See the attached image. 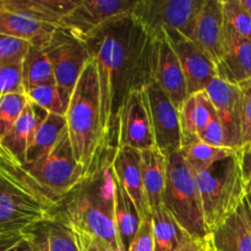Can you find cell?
<instances>
[{
    "instance_id": "obj_37",
    "label": "cell",
    "mask_w": 251,
    "mask_h": 251,
    "mask_svg": "<svg viewBox=\"0 0 251 251\" xmlns=\"http://www.w3.org/2000/svg\"><path fill=\"white\" fill-rule=\"evenodd\" d=\"M244 92L242 114V150L251 146V88L240 86ZM240 150V151H242Z\"/></svg>"
},
{
    "instance_id": "obj_22",
    "label": "cell",
    "mask_w": 251,
    "mask_h": 251,
    "mask_svg": "<svg viewBox=\"0 0 251 251\" xmlns=\"http://www.w3.org/2000/svg\"><path fill=\"white\" fill-rule=\"evenodd\" d=\"M76 5L75 0H0V10L59 27Z\"/></svg>"
},
{
    "instance_id": "obj_28",
    "label": "cell",
    "mask_w": 251,
    "mask_h": 251,
    "mask_svg": "<svg viewBox=\"0 0 251 251\" xmlns=\"http://www.w3.org/2000/svg\"><path fill=\"white\" fill-rule=\"evenodd\" d=\"M22 69H24V86L26 93L38 86L56 83L53 66L43 48L32 46L22 63Z\"/></svg>"
},
{
    "instance_id": "obj_3",
    "label": "cell",
    "mask_w": 251,
    "mask_h": 251,
    "mask_svg": "<svg viewBox=\"0 0 251 251\" xmlns=\"http://www.w3.org/2000/svg\"><path fill=\"white\" fill-rule=\"evenodd\" d=\"M65 118L75 158L88 178L102 168L112 166L105 159L100 77L93 58L78 78Z\"/></svg>"
},
{
    "instance_id": "obj_15",
    "label": "cell",
    "mask_w": 251,
    "mask_h": 251,
    "mask_svg": "<svg viewBox=\"0 0 251 251\" xmlns=\"http://www.w3.org/2000/svg\"><path fill=\"white\" fill-rule=\"evenodd\" d=\"M225 39L223 0H206L198 17L191 41L217 65L225 50Z\"/></svg>"
},
{
    "instance_id": "obj_45",
    "label": "cell",
    "mask_w": 251,
    "mask_h": 251,
    "mask_svg": "<svg viewBox=\"0 0 251 251\" xmlns=\"http://www.w3.org/2000/svg\"><path fill=\"white\" fill-rule=\"evenodd\" d=\"M247 199H248V201H249V205H250V207H251V193L250 194H247Z\"/></svg>"
},
{
    "instance_id": "obj_16",
    "label": "cell",
    "mask_w": 251,
    "mask_h": 251,
    "mask_svg": "<svg viewBox=\"0 0 251 251\" xmlns=\"http://www.w3.org/2000/svg\"><path fill=\"white\" fill-rule=\"evenodd\" d=\"M49 114L50 113L46 109L28 100L26 109L14 126L4 136L0 137V156L19 166L26 163L29 141L37 127L47 119Z\"/></svg>"
},
{
    "instance_id": "obj_17",
    "label": "cell",
    "mask_w": 251,
    "mask_h": 251,
    "mask_svg": "<svg viewBox=\"0 0 251 251\" xmlns=\"http://www.w3.org/2000/svg\"><path fill=\"white\" fill-rule=\"evenodd\" d=\"M216 71L218 78L230 85L243 86L251 80V41L238 34L227 24L225 50Z\"/></svg>"
},
{
    "instance_id": "obj_9",
    "label": "cell",
    "mask_w": 251,
    "mask_h": 251,
    "mask_svg": "<svg viewBox=\"0 0 251 251\" xmlns=\"http://www.w3.org/2000/svg\"><path fill=\"white\" fill-rule=\"evenodd\" d=\"M44 51L53 66L56 85L71 97L81 74L92 58L87 46L68 29L58 27Z\"/></svg>"
},
{
    "instance_id": "obj_35",
    "label": "cell",
    "mask_w": 251,
    "mask_h": 251,
    "mask_svg": "<svg viewBox=\"0 0 251 251\" xmlns=\"http://www.w3.org/2000/svg\"><path fill=\"white\" fill-rule=\"evenodd\" d=\"M0 82L1 95L9 93H26L24 86V69L22 64L0 65Z\"/></svg>"
},
{
    "instance_id": "obj_30",
    "label": "cell",
    "mask_w": 251,
    "mask_h": 251,
    "mask_svg": "<svg viewBox=\"0 0 251 251\" xmlns=\"http://www.w3.org/2000/svg\"><path fill=\"white\" fill-rule=\"evenodd\" d=\"M26 95L31 102L46 109L50 114H58L63 117L66 115L71 100L70 96L66 95L56 83L38 86L28 91Z\"/></svg>"
},
{
    "instance_id": "obj_12",
    "label": "cell",
    "mask_w": 251,
    "mask_h": 251,
    "mask_svg": "<svg viewBox=\"0 0 251 251\" xmlns=\"http://www.w3.org/2000/svg\"><path fill=\"white\" fill-rule=\"evenodd\" d=\"M119 147L146 151L156 147L146 90L131 93L120 117Z\"/></svg>"
},
{
    "instance_id": "obj_6",
    "label": "cell",
    "mask_w": 251,
    "mask_h": 251,
    "mask_svg": "<svg viewBox=\"0 0 251 251\" xmlns=\"http://www.w3.org/2000/svg\"><path fill=\"white\" fill-rule=\"evenodd\" d=\"M195 176L206 225L211 233L247 198V180L240 162V151L196 173Z\"/></svg>"
},
{
    "instance_id": "obj_24",
    "label": "cell",
    "mask_w": 251,
    "mask_h": 251,
    "mask_svg": "<svg viewBox=\"0 0 251 251\" xmlns=\"http://www.w3.org/2000/svg\"><path fill=\"white\" fill-rule=\"evenodd\" d=\"M58 27L24 15L0 10V34L25 39L33 47L46 48Z\"/></svg>"
},
{
    "instance_id": "obj_1",
    "label": "cell",
    "mask_w": 251,
    "mask_h": 251,
    "mask_svg": "<svg viewBox=\"0 0 251 251\" xmlns=\"http://www.w3.org/2000/svg\"><path fill=\"white\" fill-rule=\"evenodd\" d=\"M83 42L97 64L105 159L112 164L125 102L154 81L156 39L127 14L103 25Z\"/></svg>"
},
{
    "instance_id": "obj_14",
    "label": "cell",
    "mask_w": 251,
    "mask_h": 251,
    "mask_svg": "<svg viewBox=\"0 0 251 251\" xmlns=\"http://www.w3.org/2000/svg\"><path fill=\"white\" fill-rule=\"evenodd\" d=\"M163 37L169 42L180 61L188 83L189 96L205 91L208 83L217 77L213 61L180 32L166 31L163 32Z\"/></svg>"
},
{
    "instance_id": "obj_26",
    "label": "cell",
    "mask_w": 251,
    "mask_h": 251,
    "mask_svg": "<svg viewBox=\"0 0 251 251\" xmlns=\"http://www.w3.org/2000/svg\"><path fill=\"white\" fill-rule=\"evenodd\" d=\"M154 251H178L194 238L163 207L152 212Z\"/></svg>"
},
{
    "instance_id": "obj_40",
    "label": "cell",
    "mask_w": 251,
    "mask_h": 251,
    "mask_svg": "<svg viewBox=\"0 0 251 251\" xmlns=\"http://www.w3.org/2000/svg\"><path fill=\"white\" fill-rule=\"evenodd\" d=\"M208 247H210V238H207V239H194L178 251H207Z\"/></svg>"
},
{
    "instance_id": "obj_38",
    "label": "cell",
    "mask_w": 251,
    "mask_h": 251,
    "mask_svg": "<svg viewBox=\"0 0 251 251\" xmlns=\"http://www.w3.org/2000/svg\"><path fill=\"white\" fill-rule=\"evenodd\" d=\"M75 234L80 251H105L95 239H92V238L88 237V235L80 232H76V230Z\"/></svg>"
},
{
    "instance_id": "obj_8",
    "label": "cell",
    "mask_w": 251,
    "mask_h": 251,
    "mask_svg": "<svg viewBox=\"0 0 251 251\" xmlns=\"http://www.w3.org/2000/svg\"><path fill=\"white\" fill-rule=\"evenodd\" d=\"M206 0H137L132 15L159 39L166 31H178L193 38L198 17Z\"/></svg>"
},
{
    "instance_id": "obj_13",
    "label": "cell",
    "mask_w": 251,
    "mask_h": 251,
    "mask_svg": "<svg viewBox=\"0 0 251 251\" xmlns=\"http://www.w3.org/2000/svg\"><path fill=\"white\" fill-rule=\"evenodd\" d=\"M208 97L216 108L223 125L227 146L242 150V114L244 92L240 86L230 85L215 77L206 87Z\"/></svg>"
},
{
    "instance_id": "obj_41",
    "label": "cell",
    "mask_w": 251,
    "mask_h": 251,
    "mask_svg": "<svg viewBox=\"0 0 251 251\" xmlns=\"http://www.w3.org/2000/svg\"><path fill=\"white\" fill-rule=\"evenodd\" d=\"M6 251H36V249H34V247L32 245V243L25 237L24 239L20 240L17 244H15L14 247H11Z\"/></svg>"
},
{
    "instance_id": "obj_39",
    "label": "cell",
    "mask_w": 251,
    "mask_h": 251,
    "mask_svg": "<svg viewBox=\"0 0 251 251\" xmlns=\"http://www.w3.org/2000/svg\"><path fill=\"white\" fill-rule=\"evenodd\" d=\"M240 162H242L243 173L247 183L251 180V146L240 151Z\"/></svg>"
},
{
    "instance_id": "obj_44",
    "label": "cell",
    "mask_w": 251,
    "mask_h": 251,
    "mask_svg": "<svg viewBox=\"0 0 251 251\" xmlns=\"http://www.w3.org/2000/svg\"><path fill=\"white\" fill-rule=\"evenodd\" d=\"M207 251H218L215 247H213V244H212V243H211V239H210V247H208V250Z\"/></svg>"
},
{
    "instance_id": "obj_33",
    "label": "cell",
    "mask_w": 251,
    "mask_h": 251,
    "mask_svg": "<svg viewBox=\"0 0 251 251\" xmlns=\"http://www.w3.org/2000/svg\"><path fill=\"white\" fill-rule=\"evenodd\" d=\"M31 47L28 41L0 34V65L22 64Z\"/></svg>"
},
{
    "instance_id": "obj_42",
    "label": "cell",
    "mask_w": 251,
    "mask_h": 251,
    "mask_svg": "<svg viewBox=\"0 0 251 251\" xmlns=\"http://www.w3.org/2000/svg\"><path fill=\"white\" fill-rule=\"evenodd\" d=\"M240 2H242L243 6L251 14V0H240Z\"/></svg>"
},
{
    "instance_id": "obj_21",
    "label": "cell",
    "mask_w": 251,
    "mask_h": 251,
    "mask_svg": "<svg viewBox=\"0 0 251 251\" xmlns=\"http://www.w3.org/2000/svg\"><path fill=\"white\" fill-rule=\"evenodd\" d=\"M24 237L36 251H80L75 230L58 217L37 223L25 230Z\"/></svg>"
},
{
    "instance_id": "obj_18",
    "label": "cell",
    "mask_w": 251,
    "mask_h": 251,
    "mask_svg": "<svg viewBox=\"0 0 251 251\" xmlns=\"http://www.w3.org/2000/svg\"><path fill=\"white\" fill-rule=\"evenodd\" d=\"M154 81L179 108L189 97L188 83L178 56L164 37L156 39Z\"/></svg>"
},
{
    "instance_id": "obj_25",
    "label": "cell",
    "mask_w": 251,
    "mask_h": 251,
    "mask_svg": "<svg viewBox=\"0 0 251 251\" xmlns=\"http://www.w3.org/2000/svg\"><path fill=\"white\" fill-rule=\"evenodd\" d=\"M142 180L147 203L153 211L163 207L167 183V157L157 147L141 152Z\"/></svg>"
},
{
    "instance_id": "obj_11",
    "label": "cell",
    "mask_w": 251,
    "mask_h": 251,
    "mask_svg": "<svg viewBox=\"0 0 251 251\" xmlns=\"http://www.w3.org/2000/svg\"><path fill=\"white\" fill-rule=\"evenodd\" d=\"M156 147L164 154L176 153L183 147L179 109L161 86L153 81L146 87Z\"/></svg>"
},
{
    "instance_id": "obj_2",
    "label": "cell",
    "mask_w": 251,
    "mask_h": 251,
    "mask_svg": "<svg viewBox=\"0 0 251 251\" xmlns=\"http://www.w3.org/2000/svg\"><path fill=\"white\" fill-rule=\"evenodd\" d=\"M112 166L85 179L56 206L54 217L95 239L105 251H120L114 220Z\"/></svg>"
},
{
    "instance_id": "obj_32",
    "label": "cell",
    "mask_w": 251,
    "mask_h": 251,
    "mask_svg": "<svg viewBox=\"0 0 251 251\" xmlns=\"http://www.w3.org/2000/svg\"><path fill=\"white\" fill-rule=\"evenodd\" d=\"M226 24L238 34L251 41V14L240 0H223Z\"/></svg>"
},
{
    "instance_id": "obj_5",
    "label": "cell",
    "mask_w": 251,
    "mask_h": 251,
    "mask_svg": "<svg viewBox=\"0 0 251 251\" xmlns=\"http://www.w3.org/2000/svg\"><path fill=\"white\" fill-rule=\"evenodd\" d=\"M56 208L0 166V251L24 239V232L54 217Z\"/></svg>"
},
{
    "instance_id": "obj_23",
    "label": "cell",
    "mask_w": 251,
    "mask_h": 251,
    "mask_svg": "<svg viewBox=\"0 0 251 251\" xmlns=\"http://www.w3.org/2000/svg\"><path fill=\"white\" fill-rule=\"evenodd\" d=\"M114 173V172H113ZM114 220L120 251H129L141 227L142 220L136 203L120 185L114 174Z\"/></svg>"
},
{
    "instance_id": "obj_4",
    "label": "cell",
    "mask_w": 251,
    "mask_h": 251,
    "mask_svg": "<svg viewBox=\"0 0 251 251\" xmlns=\"http://www.w3.org/2000/svg\"><path fill=\"white\" fill-rule=\"evenodd\" d=\"M0 166L9 169L21 183L55 208L68 194L88 178L75 158L68 130L47 156L33 163L19 166L5 157L0 156Z\"/></svg>"
},
{
    "instance_id": "obj_27",
    "label": "cell",
    "mask_w": 251,
    "mask_h": 251,
    "mask_svg": "<svg viewBox=\"0 0 251 251\" xmlns=\"http://www.w3.org/2000/svg\"><path fill=\"white\" fill-rule=\"evenodd\" d=\"M66 130H68V125H66L65 117L49 114L47 119L37 127L29 141L26 163H33L47 156L60 141L61 136Z\"/></svg>"
},
{
    "instance_id": "obj_46",
    "label": "cell",
    "mask_w": 251,
    "mask_h": 251,
    "mask_svg": "<svg viewBox=\"0 0 251 251\" xmlns=\"http://www.w3.org/2000/svg\"><path fill=\"white\" fill-rule=\"evenodd\" d=\"M243 86H248V87H250L251 88V80L249 81V82H247V83H244V85Z\"/></svg>"
},
{
    "instance_id": "obj_7",
    "label": "cell",
    "mask_w": 251,
    "mask_h": 251,
    "mask_svg": "<svg viewBox=\"0 0 251 251\" xmlns=\"http://www.w3.org/2000/svg\"><path fill=\"white\" fill-rule=\"evenodd\" d=\"M163 206L194 239L210 238L195 173L188 166L181 152L167 156Z\"/></svg>"
},
{
    "instance_id": "obj_34",
    "label": "cell",
    "mask_w": 251,
    "mask_h": 251,
    "mask_svg": "<svg viewBox=\"0 0 251 251\" xmlns=\"http://www.w3.org/2000/svg\"><path fill=\"white\" fill-rule=\"evenodd\" d=\"M180 117L181 136H183V147L189 146L193 142L198 141V131H196V96L190 95L185 102L179 108ZM181 147V149H183Z\"/></svg>"
},
{
    "instance_id": "obj_19",
    "label": "cell",
    "mask_w": 251,
    "mask_h": 251,
    "mask_svg": "<svg viewBox=\"0 0 251 251\" xmlns=\"http://www.w3.org/2000/svg\"><path fill=\"white\" fill-rule=\"evenodd\" d=\"M112 168L120 185L136 203L142 220L151 217L142 180L141 151L131 147H119L112 162Z\"/></svg>"
},
{
    "instance_id": "obj_10",
    "label": "cell",
    "mask_w": 251,
    "mask_h": 251,
    "mask_svg": "<svg viewBox=\"0 0 251 251\" xmlns=\"http://www.w3.org/2000/svg\"><path fill=\"white\" fill-rule=\"evenodd\" d=\"M136 4L137 0H78L60 27L85 41L113 19L132 14Z\"/></svg>"
},
{
    "instance_id": "obj_36",
    "label": "cell",
    "mask_w": 251,
    "mask_h": 251,
    "mask_svg": "<svg viewBox=\"0 0 251 251\" xmlns=\"http://www.w3.org/2000/svg\"><path fill=\"white\" fill-rule=\"evenodd\" d=\"M129 251H154L152 216L144 220Z\"/></svg>"
},
{
    "instance_id": "obj_29",
    "label": "cell",
    "mask_w": 251,
    "mask_h": 251,
    "mask_svg": "<svg viewBox=\"0 0 251 251\" xmlns=\"http://www.w3.org/2000/svg\"><path fill=\"white\" fill-rule=\"evenodd\" d=\"M180 152L191 171L196 174L211 168L217 162L223 161L239 151L230 147L212 146L198 140L189 146L183 147Z\"/></svg>"
},
{
    "instance_id": "obj_31",
    "label": "cell",
    "mask_w": 251,
    "mask_h": 251,
    "mask_svg": "<svg viewBox=\"0 0 251 251\" xmlns=\"http://www.w3.org/2000/svg\"><path fill=\"white\" fill-rule=\"evenodd\" d=\"M28 100L26 93L0 95V137L14 126L26 109Z\"/></svg>"
},
{
    "instance_id": "obj_20",
    "label": "cell",
    "mask_w": 251,
    "mask_h": 251,
    "mask_svg": "<svg viewBox=\"0 0 251 251\" xmlns=\"http://www.w3.org/2000/svg\"><path fill=\"white\" fill-rule=\"evenodd\" d=\"M218 251H251V207L244 201L210 234Z\"/></svg>"
},
{
    "instance_id": "obj_43",
    "label": "cell",
    "mask_w": 251,
    "mask_h": 251,
    "mask_svg": "<svg viewBox=\"0 0 251 251\" xmlns=\"http://www.w3.org/2000/svg\"><path fill=\"white\" fill-rule=\"evenodd\" d=\"M247 193L250 194L251 193V180H249L247 183Z\"/></svg>"
}]
</instances>
